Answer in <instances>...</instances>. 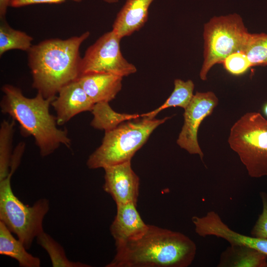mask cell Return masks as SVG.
<instances>
[{
  "label": "cell",
  "instance_id": "10",
  "mask_svg": "<svg viewBox=\"0 0 267 267\" xmlns=\"http://www.w3.org/2000/svg\"><path fill=\"white\" fill-rule=\"evenodd\" d=\"M192 222L196 233L205 237L215 236L227 241L230 245L251 247L267 255V239L246 236L230 229L213 211L202 217L193 216Z\"/></svg>",
  "mask_w": 267,
  "mask_h": 267
},
{
  "label": "cell",
  "instance_id": "12",
  "mask_svg": "<svg viewBox=\"0 0 267 267\" xmlns=\"http://www.w3.org/2000/svg\"><path fill=\"white\" fill-rule=\"evenodd\" d=\"M51 102L58 126H62L76 115L92 110L94 103L86 92L79 80L63 87Z\"/></svg>",
  "mask_w": 267,
  "mask_h": 267
},
{
  "label": "cell",
  "instance_id": "7",
  "mask_svg": "<svg viewBox=\"0 0 267 267\" xmlns=\"http://www.w3.org/2000/svg\"><path fill=\"white\" fill-rule=\"evenodd\" d=\"M250 33L237 14L215 17L204 26V61L199 76L203 81L216 64L230 54L243 51Z\"/></svg>",
  "mask_w": 267,
  "mask_h": 267
},
{
  "label": "cell",
  "instance_id": "20",
  "mask_svg": "<svg viewBox=\"0 0 267 267\" xmlns=\"http://www.w3.org/2000/svg\"><path fill=\"white\" fill-rule=\"evenodd\" d=\"M32 37L24 32L13 29L5 19L0 23V56L7 51L17 49L28 52L32 46Z\"/></svg>",
  "mask_w": 267,
  "mask_h": 267
},
{
  "label": "cell",
  "instance_id": "5",
  "mask_svg": "<svg viewBox=\"0 0 267 267\" xmlns=\"http://www.w3.org/2000/svg\"><path fill=\"white\" fill-rule=\"evenodd\" d=\"M228 142L249 176H267V120L261 113L247 112L238 119L230 128Z\"/></svg>",
  "mask_w": 267,
  "mask_h": 267
},
{
  "label": "cell",
  "instance_id": "14",
  "mask_svg": "<svg viewBox=\"0 0 267 267\" xmlns=\"http://www.w3.org/2000/svg\"><path fill=\"white\" fill-rule=\"evenodd\" d=\"M154 0H126L118 12L112 30L121 39L139 30L148 19L149 8Z\"/></svg>",
  "mask_w": 267,
  "mask_h": 267
},
{
  "label": "cell",
  "instance_id": "15",
  "mask_svg": "<svg viewBox=\"0 0 267 267\" xmlns=\"http://www.w3.org/2000/svg\"><path fill=\"white\" fill-rule=\"evenodd\" d=\"M121 76L106 73L86 74L78 79L83 88L94 103L113 100L122 87Z\"/></svg>",
  "mask_w": 267,
  "mask_h": 267
},
{
  "label": "cell",
  "instance_id": "28",
  "mask_svg": "<svg viewBox=\"0 0 267 267\" xmlns=\"http://www.w3.org/2000/svg\"><path fill=\"white\" fill-rule=\"evenodd\" d=\"M102 0L108 3H115L119 1V0Z\"/></svg>",
  "mask_w": 267,
  "mask_h": 267
},
{
  "label": "cell",
  "instance_id": "17",
  "mask_svg": "<svg viewBox=\"0 0 267 267\" xmlns=\"http://www.w3.org/2000/svg\"><path fill=\"white\" fill-rule=\"evenodd\" d=\"M24 244L15 238L0 221V254L15 259L21 267H40L41 260L27 251Z\"/></svg>",
  "mask_w": 267,
  "mask_h": 267
},
{
  "label": "cell",
  "instance_id": "11",
  "mask_svg": "<svg viewBox=\"0 0 267 267\" xmlns=\"http://www.w3.org/2000/svg\"><path fill=\"white\" fill-rule=\"evenodd\" d=\"M104 190L116 205L133 203L137 205L139 178L132 168L131 161L104 168Z\"/></svg>",
  "mask_w": 267,
  "mask_h": 267
},
{
  "label": "cell",
  "instance_id": "27",
  "mask_svg": "<svg viewBox=\"0 0 267 267\" xmlns=\"http://www.w3.org/2000/svg\"><path fill=\"white\" fill-rule=\"evenodd\" d=\"M10 0H0V19H5L7 7L9 6Z\"/></svg>",
  "mask_w": 267,
  "mask_h": 267
},
{
  "label": "cell",
  "instance_id": "19",
  "mask_svg": "<svg viewBox=\"0 0 267 267\" xmlns=\"http://www.w3.org/2000/svg\"><path fill=\"white\" fill-rule=\"evenodd\" d=\"M194 84L192 81H184L177 79L174 81V89L165 102L158 108L150 112L140 114V117L145 116L154 118L161 111L171 107H180L185 109L193 96Z\"/></svg>",
  "mask_w": 267,
  "mask_h": 267
},
{
  "label": "cell",
  "instance_id": "16",
  "mask_svg": "<svg viewBox=\"0 0 267 267\" xmlns=\"http://www.w3.org/2000/svg\"><path fill=\"white\" fill-rule=\"evenodd\" d=\"M218 267H267V255L251 247L230 245L221 254Z\"/></svg>",
  "mask_w": 267,
  "mask_h": 267
},
{
  "label": "cell",
  "instance_id": "25",
  "mask_svg": "<svg viewBox=\"0 0 267 267\" xmlns=\"http://www.w3.org/2000/svg\"><path fill=\"white\" fill-rule=\"evenodd\" d=\"M260 195L263 205L262 211L251 231V235L267 239V194L262 192Z\"/></svg>",
  "mask_w": 267,
  "mask_h": 267
},
{
  "label": "cell",
  "instance_id": "6",
  "mask_svg": "<svg viewBox=\"0 0 267 267\" xmlns=\"http://www.w3.org/2000/svg\"><path fill=\"white\" fill-rule=\"evenodd\" d=\"M13 175L0 180V221L29 249L34 240L43 232V221L49 210L45 198L32 206L24 204L13 193L11 186Z\"/></svg>",
  "mask_w": 267,
  "mask_h": 267
},
{
  "label": "cell",
  "instance_id": "8",
  "mask_svg": "<svg viewBox=\"0 0 267 267\" xmlns=\"http://www.w3.org/2000/svg\"><path fill=\"white\" fill-rule=\"evenodd\" d=\"M120 38L112 30L99 37L86 50L82 57L80 75L106 73L122 77L135 73V66L123 56Z\"/></svg>",
  "mask_w": 267,
  "mask_h": 267
},
{
  "label": "cell",
  "instance_id": "1",
  "mask_svg": "<svg viewBox=\"0 0 267 267\" xmlns=\"http://www.w3.org/2000/svg\"><path fill=\"white\" fill-rule=\"evenodd\" d=\"M116 246V254L106 267H187L197 247L185 234L149 225L140 238Z\"/></svg>",
  "mask_w": 267,
  "mask_h": 267
},
{
  "label": "cell",
  "instance_id": "29",
  "mask_svg": "<svg viewBox=\"0 0 267 267\" xmlns=\"http://www.w3.org/2000/svg\"><path fill=\"white\" fill-rule=\"evenodd\" d=\"M263 112L265 115L267 117V103L263 107Z\"/></svg>",
  "mask_w": 267,
  "mask_h": 267
},
{
  "label": "cell",
  "instance_id": "2",
  "mask_svg": "<svg viewBox=\"0 0 267 267\" xmlns=\"http://www.w3.org/2000/svg\"><path fill=\"white\" fill-rule=\"evenodd\" d=\"M62 40L51 38L33 45L28 52L32 87L44 98H54L65 86L79 79L82 57L80 48L89 36Z\"/></svg>",
  "mask_w": 267,
  "mask_h": 267
},
{
  "label": "cell",
  "instance_id": "18",
  "mask_svg": "<svg viewBox=\"0 0 267 267\" xmlns=\"http://www.w3.org/2000/svg\"><path fill=\"white\" fill-rule=\"evenodd\" d=\"M91 112L93 119L90 126L95 129L105 132L115 129L125 121L140 117L138 114L117 113L111 107L108 102L95 103Z\"/></svg>",
  "mask_w": 267,
  "mask_h": 267
},
{
  "label": "cell",
  "instance_id": "4",
  "mask_svg": "<svg viewBox=\"0 0 267 267\" xmlns=\"http://www.w3.org/2000/svg\"><path fill=\"white\" fill-rule=\"evenodd\" d=\"M169 118L140 117L125 121L115 129L105 132L101 145L87 160L88 167L104 169L131 161L155 129Z\"/></svg>",
  "mask_w": 267,
  "mask_h": 267
},
{
  "label": "cell",
  "instance_id": "24",
  "mask_svg": "<svg viewBox=\"0 0 267 267\" xmlns=\"http://www.w3.org/2000/svg\"><path fill=\"white\" fill-rule=\"evenodd\" d=\"M225 70L231 74L238 75L245 73L251 64L245 52L239 51L229 55L222 62Z\"/></svg>",
  "mask_w": 267,
  "mask_h": 267
},
{
  "label": "cell",
  "instance_id": "23",
  "mask_svg": "<svg viewBox=\"0 0 267 267\" xmlns=\"http://www.w3.org/2000/svg\"><path fill=\"white\" fill-rule=\"evenodd\" d=\"M243 51L252 66L267 65V34L250 33Z\"/></svg>",
  "mask_w": 267,
  "mask_h": 267
},
{
  "label": "cell",
  "instance_id": "3",
  "mask_svg": "<svg viewBox=\"0 0 267 267\" xmlns=\"http://www.w3.org/2000/svg\"><path fill=\"white\" fill-rule=\"evenodd\" d=\"M1 91V112L18 123L22 135L34 138L41 156L51 154L61 145L70 147L67 130L58 128L55 116L50 113L55 97L45 98L37 92L34 97H27L20 88L9 84L4 85Z\"/></svg>",
  "mask_w": 267,
  "mask_h": 267
},
{
  "label": "cell",
  "instance_id": "22",
  "mask_svg": "<svg viewBox=\"0 0 267 267\" xmlns=\"http://www.w3.org/2000/svg\"><path fill=\"white\" fill-rule=\"evenodd\" d=\"M15 121L3 120L0 126V180L9 174L12 155V141Z\"/></svg>",
  "mask_w": 267,
  "mask_h": 267
},
{
  "label": "cell",
  "instance_id": "21",
  "mask_svg": "<svg viewBox=\"0 0 267 267\" xmlns=\"http://www.w3.org/2000/svg\"><path fill=\"white\" fill-rule=\"evenodd\" d=\"M37 243L48 254L53 267H89V265L69 260L62 246L44 231L36 238Z\"/></svg>",
  "mask_w": 267,
  "mask_h": 267
},
{
  "label": "cell",
  "instance_id": "13",
  "mask_svg": "<svg viewBox=\"0 0 267 267\" xmlns=\"http://www.w3.org/2000/svg\"><path fill=\"white\" fill-rule=\"evenodd\" d=\"M117 212L110 231L115 245L141 237L149 225L145 223L133 203L116 205Z\"/></svg>",
  "mask_w": 267,
  "mask_h": 267
},
{
  "label": "cell",
  "instance_id": "9",
  "mask_svg": "<svg viewBox=\"0 0 267 267\" xmlns=\"http://www.w3.org/2000/svg\"><path fill=\"white\" fill-rule=\"evenodd\" d=\"M219 100L212 91L196 92L184 109V124L177 140V144L191 154L201 159L204 154L197 139L199 127L203 120L212 113Z\"/></svg>",
  "mask_w": 267,
  "mask_h": 267
},
{
  "label": "cell",
  "instance_id": "26",
  "mask_svg": "<svg viewBox=\"0 0 267 267\" xmlns=\"http://www.w3.org/2000/svg\"><path fill=\"white\" fill-rule=\"evenodd\" d=\"M66 0L81 2L84 0H10L9 6L18 8L40 3H60Z\"/></svg>",
  "mask_w": 267,
  "mask_h": 267
}]
</instances>
